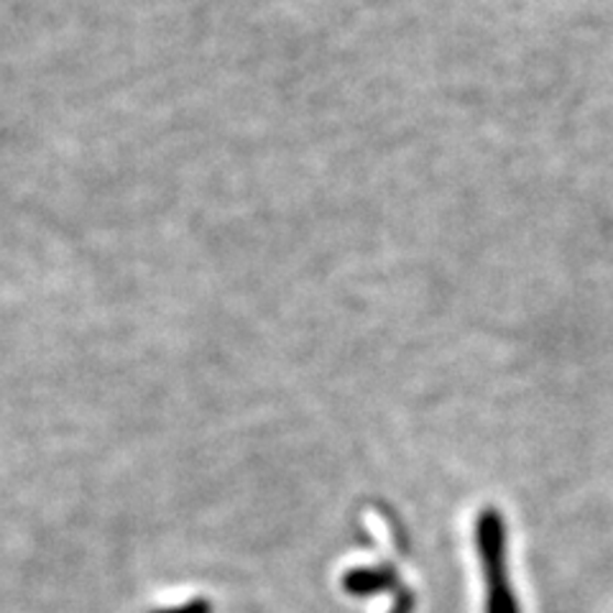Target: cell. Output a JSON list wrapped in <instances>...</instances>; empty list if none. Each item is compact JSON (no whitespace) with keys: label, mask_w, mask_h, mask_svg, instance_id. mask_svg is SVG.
<instances>
[{"label":"cell","mask_w":613,"mask_h":613,"mask_svg":"<svg viewBox=\"0 0 613 613\" xmlns=\"http://www.w3.org/2000/svg\"><path fill=\"white\" fill-rule=\"evenodd\" d=\"M388 613H414V593L407 591V588H399V591L394 593V603Z\"/></svg>","instance_id":"3957f363"},{"label":"cell","mask_w":613,"mask_h":613,"mask_svg":"<svg viewBox=\"0 0 613 613\" xmlns=\"http://www.w3.org/2000/svg\"><path fill=\"white\" fill-rule=\"evenodd\" d=\"M169 613H210V606H207V603H202V601H195L185 609H177V611H169Z\"/></svg>","instance_id":"277c9868"},{"label":"cell","mask_w":613,"mask_h":613,"mask_svg":"<svg viewBox=\"0 0 613 613\" xmlns=\"http://www.w3.org/2000/svg\"><path fill=\"white\" fill-rule=\"evenodd\" d=\"M475 549L485 585V613H522L508 578L506 522L499 508L485 506L475 519Z\"/></svg>","instance_id":"6da1fadb"},{"label":"cell","mask_w":613,"mask_h":613,"mask_svg":"<svg viewBox=\"0 0 613 613\" xmlns=\"http://www.w3.org/2000/svg\"><path fill=\"white\" fill-rule=\"evenodd\" d=\"M402 580L394 565H373V568H353L342 576V591L355 599L399 591Z\"/></svg>","instance_id":"7a4b0ae2"}]
</instances>
